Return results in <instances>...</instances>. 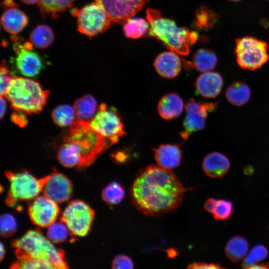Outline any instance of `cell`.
<instances>
[{"mask_svg":"<svg viewBox=\"0 0 269 269\" xmlns=\"http://www.w3.org/2000/svg\"><path fill=\"white\" fill-rule=\"evenodd\" d=\"M186 190L170 170L150 165L135 177L130 197L133 205L140 212L155 216L177 208Z\"/></svg>","mask_w":269,"mask_h":269,"instance_id":"obj_1","label":"cell"},{"mask_svg":"<svg viewBox=\"0 0 269 269\" xmlns=\"http://www.w3.org/2000/svg\"><path fill=\"white\" fill-rule=\"evenodd\" d=\"M146 18L149 23L147 36L156 38L178 55H188L191 46L198 39L199 35L196 31L178 26L175 21L163 17L157 10L148 9Z\"/></svg>","mask_w":269,"mask_h":269,"instance_id":"obj_2","label":"cell"},{"mask_svg":"<svg viewBox=\"0 0 269 269\" xmlns=\"http://www.w3.org/2000/svg\"><path fill=\"white\" fill-rule=\"evenodd\" d=\"M63 141L73 144L80 157L78 169L90 165L104 150L114 143L92 129L88 122L77 120L69 127Z\"/></svg>","mask_w":269,"mask_h":269,"instance_id":"obj_3","label":"cell"},{"mask_svg":"<svg viewBox=\"0 0 269 269\" xmlns=\"http://www.w3.org/2000/svg\"><path fill=\"white\" fill-rule=\"evenodd\" d=\"M18 259H37L46 261L56 269H67L64 251L57 248L38 230H31L12 243Z\"/></svg>","mask_w":269,"mask_h":269,"instance_id":"obj_4","label":"cell"},{"mask_svg":"<svg viewBox=\"0 0 269 269\" xmlns=\"http://www.w3.org/2000/svg\"><path fill=\"white\" fill-rule=\"evenodd\" d=\"M40 84L31 79L15 77L4 96L15 110L26 114L38 113L45 105L49 95Z\"/></svg>","mask_w":269,"mask_h":269,"instance_id":"obj_5","label":"cell"},{"mask_svg":"<svg viewBox=\"0 0 269 269\" xmlns=\"http://www.w3.org/2000/svg\"><path fill=\"white\" fill-rule=\"evenodd\" d=\"M5 175L10 183L5 202L13 206L18 201L30 200L38 196L42 191L48 176L37 179L28 172L14 173L7 171Z\"/></svg>","mask_w":269,"mask_h":269,"instance_id":"obj_6","label":"cell"},{"mask_svg":"<svg viewBox=\"0 0 269 269\" xmlns=\"http://www.w3.org/2000/svg\"><path fill=\"white\" fill-rule=\"evenodd\" d=\"M268 50L266 42L252 36H246L235 40L236 61L244 69L255 70L261 67L269 59Z\"/></svg>","mask_w":269,"mask_h":269,"instance_id":"obj_7","label":"cell"},{"mask_svg":"<svg viewBox=\"0 0 269 269\" xmlns=\"http://www.w3.org/2000/svg\"><path fill=\"white\" fill-rule=\"evenodd\" d=\"M72 13L77 17L79 32L89 37L103 33L111 26L112 21L95 1L80 9H74Z\"/></svg>","mask_w":269,"mask_h":269,"instance_id":"obj_8","label":"cell"},{"mask_svg":"<svg viewBox=\"0 0 269 269\" xmlns=\"http://www.w3.org/2000/svg\"><path fill=\"white\" fill-rule=\"evenodd\" d=\"M88 123L92 129L114 144L126 134L119 114L104 103L99 106L96 114Z\"/></svg>","mask_w":269,"mask_h":269,"instance_id":"obj_9","label":"cell"},{"mask_svg":"<svg viewBox=\"0 0 269 269\" xmlns=\"http://www.w3.org/2000/svg\"><path fill=\"white\" fill-rule=\"evenodd\" d=\"M94 217V211L84 202L76 200L69 202L61 217L70 233L78 237L89 232Z\"/></svg>","mask_w":269,"mask_h":269,"instance_id":"obj_10","label":"cell"},{"mask_svg":"<svg viewBox=\"0 0 269 269\" xmlns=\"http://www.w3.org/2000/svg\"><path fill=\"white\" fill-rule=\"evenodd\" d=\"M218 104L197 101L193 98L188 101L185 106L186 114L183 121V130L180 133L184 141L193 132L204 128L208 114L216 110Z\"/></svg>","mask_w":269,"mask_h":269,"instance_id":"obj_11","label":"cell"},{"mask_svg":"<svg viewBox=\"0 0 269 269\" xmlns=\"http://www.w3.org/2000/svg\"><path fill=\"white\" fill-rule=\"evenodd\" d=\"M149 0H95L112 22L123 24L134 16Z\"/></svg>","mask_w":269,"mask_h":269,"instance_id":"obj_12","label":"cell"},{"mask_svg":"<svg viewBox=\"0 0 269 269\" xmlns=\"http://www.w3.org/2000/svg\"><path fill=\"white\" fill-rule=\"evenodd\" d=\"M33 46L31 42H26L23 44L17 42L13 46L16 69L22 75L29 77L38 75L44 66L40 56L33 50Z\"/></svg>","mask_w":269,"mask_h":269,"instance_id":"obj_13","label":"cell"},{"mask_svg":"<svg viewBox=\"0 0 269 269\" xmlns=\"http://www.w3.org/2000/svg\"><path fill=\"white\" fill-rule=\"evenodd\" d=\"M58 203L45 195L34 199L28 207L32 222L41 227H48L54 222L59 214Z\"/></svg>","mask_w":269,"mask_h":269,"instance_id":"obj_14","label":"cell"},{"mask_svg":"<svg viewBox=\"0 0 269 269\" xmlns=\"http://www.w3.org/2000/svg\"><path fill=\"white\" fill-rule=\"evenodd\" d=\"M42 191L44 195L57 203H63L70 198L72 185L64 175L55 171L48 175Z\"/></svg>","mask_w":269,"mask_h":269,"instance_id":"obj_15","label":"cell"},{"mask_svg":"<svg viewBox=\"0 0 269 269\" xmlns=\"http://www.w3.org/2000/svg\"><path fill=\"white\" fill-rule=\"evenodd\" d=\"M223 79L221 74L216 72H203L196 80L195 87L198 93L208 98H214L221 92Z\"/></svg>","mask_w":269,"mask_h":269,"instance_id":"obj_16","label":"cell"},{"mask_svg":"<svg viewBox=\"0 0 269 269\" xmlns=\"http://www.w3.org/2000/svg\"><path fill=\"white\" fill-rule=\"evenodd\" d=\"M178 55L171 51L159 54L154 62L157 72L166 78L171 79L176 77L182 68L181 59Z\"/></svg>","mask_w":269,"mask_h":269,"instance_id":"obj_17","label":"cell"},{"mask_svg":"<svg viewBox=\"0 0 269 269\" xmlns=\"http://www.w3.org/2000/svg\"><path fill=\"white\" fill-rule=\"evenodd\" d=\"M230 166L228 158L217 151L208 154L202 162L203 171L208 176L213 178L224 176L230 170Z\"/></svg>","mask_w":269,"mask_h":269,"instance_id":"obj_18","label":"cell"},{"mask_svg":"<svg viewBox=\"0 0 269 269\" xmlns=\"http://www.w3.org/2000/svg\"><path fill=\"white\" fill-rule=\"evenodd\" d=\"M185 67L187 70L195 68L198 71L206 72L214 69L218 62L215 53L207 48H200L194 54L192 61L183 59Z\"/></svg>","mask_w":269,"mask_h":269,"instance_id":"obj_19","label":"cell"},{"mask_svg":"<svg viewBox=\"0 0 269 269\" xmlns=\"http://www.w3.org/2000/svg\"><path fill=\"white\" fill-rule=\"evenodd\" d=\"M154 150L155 159L159 166L170 170L180 164L182 155L178 145L163 144Z\"/></svg>","mask_w":269,"mask_h":269,"instance_id":"obj_20","label":"cell"},{"mask_svg":"<svg viewBox=\"0 0 269 269\" xmlns=\"http://www.w3.org/2000/svg\"><path fill=\"white\" fill-rule=\"evenodd\" d=\"M183 108V101L176 93L164 95L159 101L157 106L160 116L167 120L178 117L182 112Z\"/></svg>","mask_w":269,"mask_h":269,"instance_id":"obj_21","label":"cell"},{"mask_svg":"<svg viewBox=\"0 0 269 269\" xmlns=\"http://www.w3.org/2000/svg\"><path fill=\"white\" fill-rule=\"evenodd\" d=\"M1 22L5 31L11 34L16 35L26 26L28 19L23 11L16 8H11L3 13Z\"/></svg>","mask_w":269,"mask_h":269,"instance_id":"obj_22","label":"cell"},{"mask_svg":"<svg viewBox=\"0 0 269 269\" xmlns=\"http://www.w3.org/2000/svg\"><path fill=\"white\" fill-rule=\"evenodd\" d=\"M251 94L250 89L246 84L241 81H235L227 88L225 96L232 105L241 106L248 102Z\"/></svg>","mask_w":269,"mask_h":269,"instance_id":"obj_23","label":"cell"},{"mask_svg":"<svg viewBox=\"0 0 269 269\" xmlns=\"http://www.w3.org/2000/svg\"><path fill=\"white\" fill-rule=\"evenodd\" d=\"M73 107L78 120L89 122L95 115L97 102L92 95L86 94L77 99Z\"/></svg>","mask_w":269,"mask_h":269,"instance_id":"obj_24","label":"cell"},{"mask_svg":"<svg viewBox=\"0 0 269 269\" xmlns=\"http://www.w3.org/2000/svg\"><path fill=\"white\" fill-rule=\"evenodd\" d=\"M249 244L243 237L235 236L231 238L225 247L227 257L232 262H237L246 257L248 252Z\"/></svg>","mask_w":269,"mask_h":269,"instance_id":"obj_25","label":"cell"},{"mask_svg":"<svg viewBox=\"0 0 269 269\" xmlns=\"http://www.w3.org/2000/svg\"><path fill=\"white\" fill-rule=\"evenodd\" d=\"M54 33L51 28L46 25H40L35 27L30 35V41L35 47L44 49L53 42Z\"/></svg>","mask_w":269,"mask_h":269,"instance_id":"obj_26","label":"cell"},{"mask_svg":"<svg viewBox=\"0 0 269 269\" xmlns=\"http://www.w3.org/2000/svg\"><path fill=\"white\" fill-rule=\"evenodd\" d=\"M218 19V15L214 11L202 6L196 12L194 25L200 30L207 31L214 27Z\"/></svg>","mask_w":269,"mask_h":269,"instance_id":"obj_27","label":"cell"},{"mask_svg":"<svg viewBox=\"0 0 269 269\" xmlns=\"http://www.w3.org/2000/svg\"><path fill=\"white\" fill-rule=\"evenodd\" d=\"M51 116L54 122L61 127H70L77 120L73 106L69 105L63 104L56 107L52 111Z\"/></svg>","mask_w":269,"mask_h":269,"instance_id":"obj_28","label":"cell"},{"mask_svg":"<svg viewBox=\"0 0 269 269\" xmlns=\"http://www.w3.org/2000/svg\"><path fill=\"white\" fill-rule=\"evenodd\" d=\"M149 28V23L144 19L131 18L124 23L123 31L127 37L137 39L147 34Z\"/></svg>","mask_w":269,"mask_h":269,"instance_id":"obj_29","label":"cell"},{"mask_svg":"<svg viewBox=\"0 0 269 269\" xmlns=\"http://www.w3.org/2000/svg\"><path fill=\"white\" fill-rule=\"evenodd\" d=\"M75 0H39L38 4L43 14L56 17L59 13L70 8Z\"/></svg>","mask_w":269,"mask_h":269,"instance_id":"obj_30","label":"cell"},{"mask_svg":"<svg viewBox=\"0 0 269 269\" xmlns=\"http://www.w3.org/2000/svg\"><path fill=\"white\" fill-rule=\"evenodd\" d=\"M123 187L117 182L110 183L103 190L102 197L109 205L112 206L120 203L125 196Z\"/></svg>","mask_w":269,"mask_h":269,"instance_id":"obj_31","label":"cell"},{"mask_svg":"<svg viewBox=\"0 0 269 269\" xmlns=\"http://www.w3.org/2000/svg\"><path fill=\"white\" fill-rule=\"evenodd\" d=\"M47 238L53 243H61L66 240L70 233L67 225L61 220L55 221L48 227Z\"/></svg>","mask_w":269,"mask_h":269,"instance_id":"obj_32","label":"cell"},{"mask_svg":"<svg viewBox=\"0 0 269 269\" xmlns=\"http://www.w3.org/2000/svg\"><path fill=\"white\" fill-rule=\"evenodd\" d=\"M269 252L267 248L263 245H257L248 252L242 263L243 268L249 269L250 267L265 259Z\"/></svg>","mask_w":269,"mask_h":269,"instance_id":"obj_33","label":"cell"},{"mask_svg":"<svg viewBox=\"0 0 269 269\" xmlns=\"http://www.w3.org/2000/svg\"><path fill=\"white\" fill-rule=\"evenodd\" d=\"M11 268L19 269H56L51 263L45 260L37 259H18L12 265Z\"/></svg>","mask_w":269,"mask_h":269,"instance_id":"obj_34","label":"cell"},{"mask_svg":"<svg viewBox=\"0 0 269 269\" xmlns=\"http://www.w3.org/2000/svg\"><path fill=\"white\" fill-rule=\"evenodd\" d=\"M233 211V206L231 201L225 199H219L217 200L212 214L215 219L223 221L229 218Z\"/></svg>","mask_w":269,"mask_h":269,"instance_id":"obj_35","label":"cell"},{"mask_svg":"<svg viewBox=\"0 0 269 269\" xmlns=\"http://www.w3.org/2000/svg\"><path fill=\"white\" fill-rule=\"evenodd\" d=\"M17 222L15 218L10 214L5 213L0 218V234L4 237L11 236L17 230Z\"/></svg>","mask_w":269,"mask_h":269,"instance_id":"obj_36","label":"cell"},{"mask_svg":"<svg viewBox=\"0 0 269 269\" xmlns=\"http://www.w3.org/2000/svg\"><path fill=\"white\" fill-rule=\"evenodd\" d=\"M0 96H4L10 82L15 77L5 62L3 61L0 65Z\"/></svg>","mask_w":269,"mask_h":269,"instance_id":"obj_37","label":"cell"},{"mask_svg":"<svg viewBox=\"0 0 269 269\" xmlns=\"http://www.w3.org/2000/svg\"><path fill=\"white\" fill-rule=\"evenodd\" d=\"M113 269H133L134 263L131 258L127 255L120 254L115 257L112 263Z\"/></svg>","mask_w":269,"mask_h":269,"instance_id":"obj_38","label":"cell"},{"mask_svg":"<svg viewBox=\"0 0 269 269\" xmlns=\"http://www.w3.org/2000/svg\"><path fill=\"white\" fill-rule=\"evenodd\" d=\"M12 122L21 128L24 127L28 124V120L23 112L18 111L13 112L11 116Z\"/></svg>","mask_w":269,"mask_h":269,"instance_id":"obj_39","label":"cell"},{"mask_svg":"<svg viewBox=\"0 0 269 269\" xmlns=\"http://www.w3.org/2000/svg\"><path fill=\"white\" fill-rule=\"evenodd\" d=\"M188 269H221L224 268L220 265L213 263H206L201 262H193L187 267Z\"/></svg>","mask_w":269,"mask_h":269,"instance_id":"obj_40","label":"cell"},{"mask_svg":"<svg viewBox=\"0 0 269 269\" xmlns=\"http://www.w3.org/2000/svg\"><path fill=\"white\" fill-rule=\"evenodd\" d=\"M217 202V199L211 198H209L204 204V208L206 211L212 214L215 209Z\"/></svg>","mask_w":269,"mask_h":269,"instance_id":"obj_41","label":"cell"},{"mask_svg":"<svg viewBox=\"0 0 269 269\" xmlns=\"http://www.w3.org/2000/svg\"><path fill=\"white\" fill-rule=\"evenodd\" d=\"M6 108V101L3 96H0V118L2 119L5 114Z\"/></svg>","mask_w":269,"mask_h":269,"instance_id":"obj_42","label":"cell"},{"mask_svg":"<svg viewBox=\"0 0 269 269\" xmlns=\"http://www.w3.org/2000/svg\"><path fill=\"white\" fill-rule=\"evenodd\" d=\"M23 3L26 4H34L38 3L39 0H20Z\"/></svg>","mask_w":269,"mask_h":269,"instance_id":"obj_43","label":"cell"},{"mask_svg":"<svg viewBox=\"0 0 269 269\" xmlns=\"http://www.w3.org/2000/svg\"><path fill=\"white\" fill-rule=\"evenodd\" d=\"M5 249L2 243L0 244V260H2L4 257Z\"/></svg>","mask_w":269,"mask_h":269,"instance_id":"obj_44","label":"cell"},{"mask_svg":"<svg viewBox=\"0 0 269 269\" xmlns=\"http://www.w3.org/2000/svg\"><path fill=\"white\" fill-rule=\"evenodd\" d=\"M227 0L230 2H239L242 0Z\"/></svg>","mask_w":269,"mask_h":269,"instance_id":"obj_45","label":"cell"},{"mask_svg":"<svg viewBox=\"0 0 269 269\" xmlns=\"http://www.w3.org/2000/svg\"><path fill=\"white\" fill-rule=\"evenodd\" d=\"M266 269H269V262L265 263Z\"/></svg>","mask_w":269,"mask_h":269,"instance_id":"obj_46","label":"cell"},{"mask_svg":"<svg viewBox=\"0 0 269 269\" xmlns=\"http://www.w3.org/2000/svg\"></svg>","mask_w":269,"mask_h":269,"instance_id":"obj_47","label":"cell"}]
</instances>
